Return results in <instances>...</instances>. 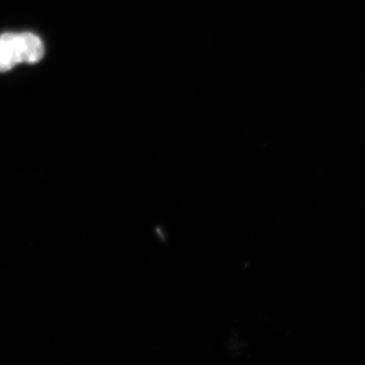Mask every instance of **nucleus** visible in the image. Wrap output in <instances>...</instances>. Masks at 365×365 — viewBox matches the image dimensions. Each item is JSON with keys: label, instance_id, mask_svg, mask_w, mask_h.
Returning <instances> with one entry per match:
<instances>
[{"label": "nucleus", "instance_id": "f257e3e1", "mask_svg": "<svg viewBox=\"0 0 365 365\" xmlns=\"http://www.w3.org/2000/svg\"><path fill=\"white\" fill-rule=\"evenodd\" d=\"M44 45L32 33H6L0 36V72L9 71L21 62L36 63L44 56Z\"/></svg>", "mask_w": 365, "mask_h": 365}]
</instances>
